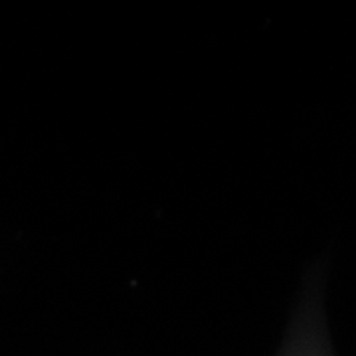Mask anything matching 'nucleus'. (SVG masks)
<instances>
[{
	"mask_svg": "<svg viewBox=\"0 0 356 356\" xmlns=\"http://www.w3.org/2000/svg\"><path fill=\"white\" fill-rule=\"evenodd\" d=\"M275 356H334L323 307L321 281L313 283V287L295 309V315Z\"/></svg>",
	"mask_w": 356,
	"mask_h": 356,
	"instance_id": "obj_1",
	"label": "nucleus"
}]
</instances>
